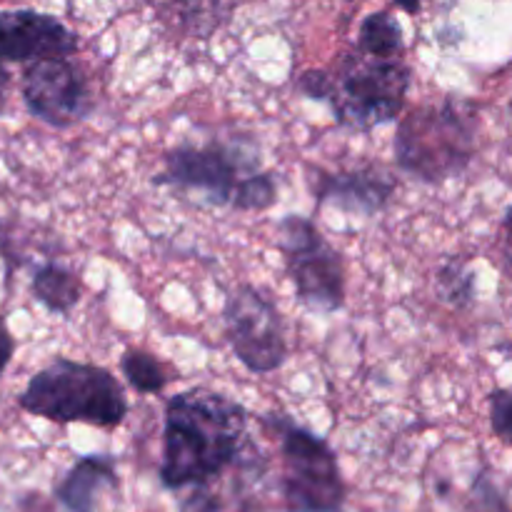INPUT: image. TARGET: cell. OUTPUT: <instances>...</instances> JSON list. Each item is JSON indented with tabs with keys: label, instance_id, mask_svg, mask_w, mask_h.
I'll return each instance as SVG.
<instances>
[{
	"label": "cell",
	"instance_id": "obj_1",
	"mask_svg": "<svg viewBox=\"0 0 512 512\" xmlns=\"http://www.w3.org/2000/svg\"><path fill=\"white\" fill-rule=\"evenodd\" d=\"M248 435V410L208 388L168 400L160 483L168 490L208 488L238 463Z\"/></svg>",
	"mask_w": 512,
	"mask_h": 512
},
{
	"label": "cell",
	"instance_id": "obj_2",
	"mask_svg": "<svg viewBox=\"0 0 512 512\" xmlns=\"http://www.w3.org/2000/svg\"><path fill=\"white\" fill-rule=\"evenodd\" d=\"M153 183L198 193L205 203L238 213H260L278 200L275 175L260 160L255 140L245 135L170 148Z\"/></svg>",
	"mask_w": 512,
	"mask_h": 512
},
{
	"label": "cell",
	"instance_id": "obj_3",
	"mask_svg": "<svg viewBox=\"0 0 512 512\" xmlns=\"http://www.w3.org/2000/svg\"><path fill=\"white\" fill-rule=\"evenodd\" d=\"M478 115L465 100L448 98L410 110L395 133V163L410 178L438 185L470 168Z\"/></svg>",
	"mask_w": 512,
	"mask_h": 512
},
{
	"label": "cell",
	"instance_id": "obj_4",
	"mask_svg": "<svg viewBox=\"0 0 512 512\" xmlns=\"http://www.w3.org/2000/svg\"><path fill=\"white\" fill-rule=\"evenodd\" d=\"M18 405L53 423H85L115 428L128 415V398L108 368L55 358L25 385Z\"/></svg>",
	"mask_w": 512,
	"mask_h": 512
},
{
	"label": "cell",
	"instance_id": "obj_5",
	"mask_svg": "<svg viewBox=\"0 0 512 512\" xmlns=\"http://www.w3.org/2000/svg\"><path fill=\"white\" fill-rule=\"evenodd\" d=\"M410 90V68L403 58H380L355 48L328 73L323 103L345 128L373 130L403 113Z\"/></svg>",
	"mask_w": 512,
	"mask_h": 512
},
{
	"label": "cell",
	"instance_id": "obj_6",
	"mask_svg": "<svg viewBox=\"0 0 512 512\" xmlns=\"http://www.w3.org/2000/svg\"><path fill=\"white\" fill-rule=\"evenodd\" d=\"M263 425L278 438L280 445V495H283L285 510H343L345 483L333 448L285 415H265Z\"/></svg>",
	"mask_w": 512,
	"mask_h": 512
},
{
	"label": "cell",
	"instance_id": "obj_7",
	"mask_svg": "<svg viewBox=\"0 0 512 512\" xmlns=\"http://www.w3.org/2000/svg\"><path fill=\"white\" fill-rule=\"evenodd\" d=\"M275 233L298 303L310 313H338L345 305L343 255L303 215H285Z\"/></svg>",
	"mask_w": 512,
	"mask_h": 512
},
{
	"label": "cell",
	"instance_id": "obj_8",
	"mask_svg": "<svg viewBox=\"0 0 512 512\" xmlns=\"http://www.w3.org/2000/svg\"><path fill=\"white\" fill-rule=\"evenodd\" d=\"M225 338L235 358L255 375H268L288 360V340L280 310L255 285H238L223 308Z\"/></svg>",
	"mask_w": 512,
	"mask_h": 512
},
{
	"label": "cell",
	"instance_id": "obj_9",
	"mask_svg": "<svg viewBox=\"0 0 512 512\" xmlns=\"http://www.w3.org/2000/svg\"><path fill=\"white\" fill-rule=\"evenodd\" d=\"M23 100L30 115L53 128H70L93 110L88 80L68 58L30 63L23 73Z\"/></svg>",
	"mask_w": 512,
	"mask_h": 512
},
{
	"label": "cell",
	"instance_id": "obj_10",
	"mask_svg": "<svg viewBox=\"0 0 512 512\" xmlns=\"http://www.w3.org/2000/svg\"><path fill=\"white\" fill-rule=\"evenodd\" d=\"M310 190L318 205L350 215L383 213L398 190V180L383 165H363L350 170H310Z\"/></svg>",
	"mask_w": 512,
	"mask_h": 512
},
{
	"label": "cell",
	"instance_id": "obj_11",
	"mask_svg": "<svg viewBox=\"0 0 512 512\" xmlns=\"http://www.w3.org/2000/svg\"><path fill=\"white\" fill-rule=\"evenodd\" d=\"M78 35L58 18L38 10H0V63L70 58Z\"/></svg>",
	"mask_w": 512,
	"mask_h": 512
},
{
	"label": "cell",
	"instance_id": "obj_12",
	"mask_svg": "<svg viewBox=\"0 0 512 512\" xmlns=\"http://www.w3.org/2000/svg\"><path fill=\"white\" fill-rule=\"evenodd\" d=\"M118 485L115 463L108 455L80 458L55 485V498L68 512H95L103 490Z\"/></svg>",
	"mask_w": 512,
	"mask_h": 512
},
{
	"label": "cell",
	"instance_id": "obj_13",
	"mask_svg": "<svg viewBox=\"0 0 512 512\" xmlns=\"http://www.w3.org/2000/svg\"><path fill=\"white\" fill-rule=\"evenodd\" d=\"M30 293L53 315H68L83 295L78 273L60 263H45L30 278Z\"/></svg>",
	"mask_w": 512,
	"mask_h": 512
},
{
	"label": "cell",
	"instance_id": "obj_14",
	"mask_svg": "<svg viewBox=\"0 0 512 512\" xmlns=\"http://www.w3.org/2000/svg\"><path fill=\"white\" fill-rule=\"evenodd\" d=\"M120 373L140 395H158L170 383L168 368L143 348H125V353L120 355Z\"/></svg>",
	"mask_w": 512,
	"mask_h": 512
},
{
	"label": "cell",
	"instance_id": "obj_15",
	"mask_svg": "<svg viewBox=\"0 0 512 512\" xmlns=\"http://www.w3.org/2000/svg\"><path fill=\"white\" fill-rule=\"evenodd\" d=\"M358 48L380 58H403V28L390 13H370L358 30Z\"/></svg>",
	"mask_w": 512,
	"mask_h": 512
},
{
	"label": "cell",
	"instance_id": "obj_16",
	"mask_svg": "<svg viewBox=\"0 0 512 512\" xmlns=\"http://www.w3.org/2000/svg\"><path fill=\"white\" fill-rule=\"evenodd\" d=\"M435 288H438V295L445 303L455 305V308H465L475 298V275L465 270L460 260H450L438 270Z\"/></svg>",
	"mask_w": 512,
	"mask_h": 512
},
{
	"label": "cell",
	"instance_id": "obj_17",
	"mask_svg": "<svg viewBox=\"0 0 512 512\" xmlns=\"http://www.w3.org/2000/svg\"><path fill=\"white\" fill-rule=\"evenodd\" d=\"M490 428L498 438L512 443V388L495 390L490 395Z\"/></svg>",
	"mask_w": 512,
	"mask_h": 512
},
{
	"label": "cell",
	"instance_id": "obj_18",
	"mask_svg": "<svg viewBox=\"0 0 512 512\" xmlns=\"http://www.w3.org/2000/svg\"><path fill=\"white\" fill-rule=\"evenodd\" d=\"M13 353H15V340L13 335H10L5 320L0 318V375H3V370L8 368V363L13 360Z\"/></svg>",
	"mask_w": 512,
	"mask_h": 512
},
{
	"label": "cell",
	"instance_id": "obj_19",
	"mask_svg": "<svg viewBox=\"0 0 512 512\" xmlns=\"http://www.w3.org/2000/svg\"><path fill=\"white\" fill-rule=\"evenodd\" d=\"M398 8H403L405 13H418L420 10V0H395Z\"/></svg>",
	"mask_w": 512,
	"mask_h": 512
},
{
	"label": "cell",
	"instance_id": "obj_20",
	"mask_svg": "<svg viewBox=\"0 0 512 512\" xmlns=\"http://www.w3.org/2000/svg\"><path fill=\"white\" fill-rule=\"evenodd\" d=\"M8 83H10V73L3 68V65H0V93H3V90L8 88Z\"/></svg>",
	"mask_w": 512,
	"mask_h": 512
}]
</instances>
